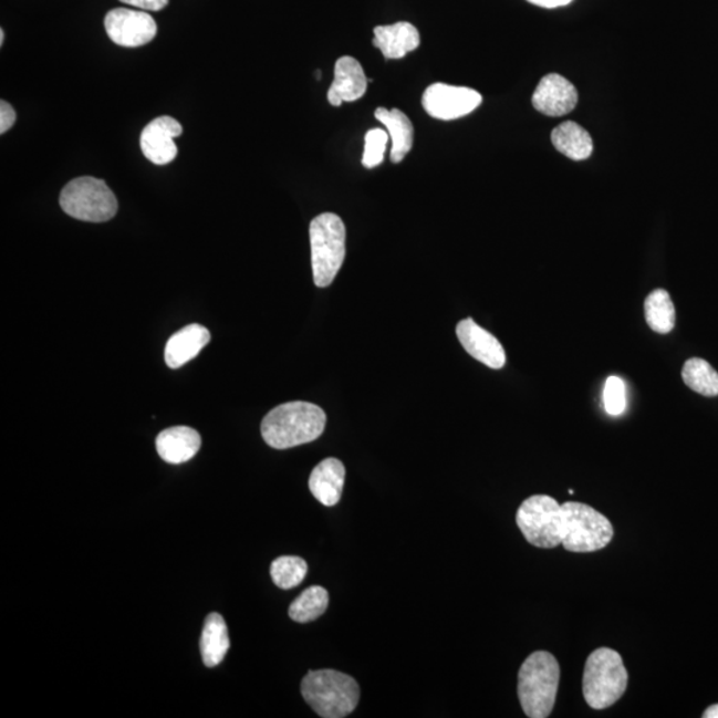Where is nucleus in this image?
<instances>
[{"label":"nucleus","mask_w":718,"mask_h":718,"mask_svg":"<svg viewBox=\"0 0 718 718\" xmlns=\"http://www.w3.org/2000/svg\"><path fill=\"white\" fill-rule=\"evenodd\" d=\"M210 342V333L202 325H188L175 333L166 345L164 357L168 367L179 368L200 354Z\"/></svg>","instance_id":"obj_17"},{"label":"nucleus","mask_w":718,"mask_h":718,"mask_svg":"<svg viewBox=\"0 0 718 718\" xmlns=\"http://www.w3.org/2000/svg\"><path fill=\"white\" fill-rule=\"evenodd\" d=\"M563 510V547L570 552H595L605 549L614 538V527L591 506L566 502Z\"/></svg>","instance_id":"obj_6"},{"label":"nucleus","mask_w":718,"mask_h":718,"mask_svg":"<svg viewBox=\"0 0 718 718\" xmlns=\"http://www.w3.org/2000/svg\"><path fill=\"white\" fill-rule=\"evenodd\" d=\"M327 605V591L321 585H312L291 604L289 616L298 623H311L325 614Z\"/></svg>","instance_id":"obj_23"},{"label":"nucleus","mask_w":718,"mask_h":718,"mask_svg":"<svg viewBox=\"0 0 718 718\" xmlns=\"http://www.w3.org/2000/svg\"><path fill=\"white\" fill-rule=\"evenodd\" d=\"M704 718H718V704L711 705L707 710L704 711Z\"/></svg>","instance_id":"obj_31"},{"label":"nucleus","mask_w":718,"mask_h":718,"mask_svg":"<svg viewBox=\"0 0 718 718\" xmlns=\"http://www.w3.org/2000/svg\"><path fill=\"white\" fill-rule=\"evenodd\" d=\"M200 434L188 426L169 427L156 438V450L170 465H181L200 451Z\"/></svg>","instance_id":"obj_15"},{"label":"nucleus","mask_w":718,"mask_h":718,"mask_svg":"<svg viewBox=\"0 0 718 718\" xmlns=\"http://www.w3.org/2000/svg\"><path fill=\"white\" fill-rule=\"evenodd\" d=\"M375 118L385 125L388 136L392 138L391 159L398 164L410 153L414 142V127L410 118L404 112L394 108H377Z\"/></svg>","instance_id":"obj_19"},{"label":"nucleus","mask_w":718,"mask_h":718,"mask_svg":"<svg viewBox=\"0 0 718 718\" xmlns=\"http://www.w3.org/2000/svg\"><path fill=\"white\" fill-rule=\"evenodd\" d=\"M517 524L527 542L539 549H555L562 544L563 510L549 496H533L520 504Z\"/></svg>","instance_id":"obj_8"},{"label":"nucleus","mask_w":718,"mask_h":718,"mask_svg":"<svg viewBox=\"0 0 718 718\" xmlns=\"http://www.w3.org/2000/svg\"><path fill=\"white\" fill-rule=\"evenodd\" d=\"M121 2L144 11H162L167 8L169 0H121Z\"/></svg>","instance_id":"obj_29"},{"label":"nucleus","mask_w":718,"mask_h":718,"mask_svg":"<svg viewBox=\"0 0 718 718\" xmlns=\"http://www.w3.org/2000/svg\"><path fill=\"white\" fill-rule=\"evenodd\" d=\"M308 564L299 556L277 558L270 565V575L277 587L291 590L305 581Z\"/></svg>","instance_id":"obj_25"},{"label":"nucleus","mask_w":718,"mask_h":718,"mask_svg":"<svg viewBox=\"0 0 718 718\" xmlns=\"http://www.w3.org/2000/svg\"><path fill=\"white\" fill-rule=\"evenodd\" d=\"M388 137L391 136L384 129L374 128L367 132L364 156H362V164H364L365 168L378 167L384 162Z\"/></svg>","instance_id":"obj_26"},{"label":"nucleus","mask_w":718,"mask_h":718,"mask_svg":"<svg viewBox=\"0 0 718 718\" xmlns=\"http://www.w3.org/2000/svg\"><path fill=\"white\" fill-rule=\"evenodd\" d=\"M628 687V672L618 652L599 648L585 663L583 696L592 709L603 710L616 704Z\"/></svg>","instance_id":"obj_4"},{"label":"nucleus","mask_w":718,"mask_h":718,"mask_svg":"<svg viewBox=\"0 0 718 718\" xmlns=\"http://www.w3.org/2000/svg\"><path fill=\"white\" fill-rule=\"evenodd\" d=\"M326 426V414L309 402H288L262 419L263 440L275 450L292 449L319 439Z\"/></svg>","instance_id":"obj_1"},{"label":"nucleus","mask_w":718,"mask_h":718,"mask_svg":"<svg viewBox=\"0 0 718 718\" xmlns=\"http://www.w3.org/2000/svg\"><path fill=\"white\" fill-rule=\"evenodd\" d=\"M104 28L112 42L122 48H142L154 41L157 34L155 19L146 11L115 9L104 19Z\"/></svg>","instance_id":"obj_10"},{"label":"nucleus","mask_w":718,"mask_h":718,"mask_svg":"<svg viewBox=\"0 0 718 718\" xmlns=\"http://www.w3.org/2000/svg\"><path fill=\"white\" fill-rule=\"evenodd\" d=\"M457 335L460 344L472 358L491 368H502L506 365L502 344L491 333L476 324V321L471 319L460 321Z\"/></svg>","instance_id":"obj_13"},{"label":"nucleus","mask_w":718,"mask_h":718,"mask_svg":"<svg viewBox=\"0 0 718 718\" xmlns=\"http://www.w3.org/2000/svg\"><path fill=\"white\" fill-rule=\"evenodd\" d=\"M645 321L652 331L658 334H668L674 331L676 324V311L674 301L664 289H656L652 292L644 304Z\"/></svg>","instance_id":"obj_22"},{"label":"nucleus","mask_w":718,"mask_h":718,"mask_svg":"<svg viewBox=\"0 0 718 718\" xmlns=\"http://www.w3.org/2000/svg\"><path fill=\"white\" fill-rule=\"evenodd\" d=\"M230 648L228 627L223 617L219 614H210L204 623L200 649L204 664L208 668H215L221 664Z\"/></svg>","instance_id":"obj_21"},{"label":"nucleus","mask_w":718,"mask_h":718,"mask_svg":"<svg viewBox=\"0 0 718 718\" xmlns=\"http://www.w3.org/2000/svg\"><path fill=\"white\" fill-rule=\"evenodd\" d=\"M560 667L550 652L538 651L526 658L518 676V696L527 717L545 718L555 707Z\"/></svg>","instance_id":"obj_2"},{"label":"nucleus","mask_w":718,"mask_h":718,"mask_svg":"<svg viewBox=\"0 0 718 718\" xmlns=\"http://www.w3.org/2000/svg\"><path fill=\"white\" fill-rule=\"evenodd\" d=\"M61 207L76 220L105 222L117 214V200L107 183L95 177H77L61 194Z\"/></svg>","instance_id":"obj_7"},{"label":"nucleus","mask_w":718,"mask_h":718,"mask_svg":"<svg viewBox=\"0 0 718 718\" xmlns=\"http://www.w3.org/2000/svg\"><path fill=\"white\" fill-rule=\"evenodd\" d=\"M301 694L320 717L342 718L360 701L358 683L334 669L311 670L302 678Z\"/></svg>","instance_id":"obj_3"},{"label":"nucleus","mask_w":718,"mask_h":718,"mask_svg":"<svg viewBox=\"0 0 718 718\" xmlns=\"http://www.w3.org/2000/svg\"><path fill=\"white\" fill-rule=\"evenodd\" d=\"M551 141L560 154L575 162L589 159L594 142L587 131L575 122H565L552 131Z\"/></svg>","instance_id":"obj_20"},{"label":"nucleus","mask_w":718,"mask_h":718,"mask_svg":"<svg viewBox=\"0 0 718 718\" xmlns=\"http://www.w3.org/2000/svg\"><path fill=\"white\" fill-rule=\"evenodd\" d=\"M4 43V31L0 30V45H3Z\"/></svg>","instance_id":"obj_32"},{"label":"nucleus","mask_w":718,"mask_h":718,"mask_svg":"<svg viewBox=\"0 0 718 718\" xmlns=\"http://www.w3.org/2000/svg\"><path fill=\"white\" fill-rule=\"evenodd\" d=\"M345 466L341 460L327 458L314 467L309 478V489L320 503L333 507L340 502L345 485Z\"/></svg>","instance_id":"obj_16"},{"label":"nucleus","mask_w":718,"mask_h":718,"mask_svg":"<svg viewBox=\"0 0 718 718\" xmlns=\"http://www.w3.org/2000/svg\"><path fill=\"white\" fill-rule=\"evenodd\" d=\"M367 77L358 61L342 56L335 63L334 81L329 89V103L340 107L344 102H355L366 94Z\"/></svg>","instance_id":"obj_14"},{"label":"nucleus","mask_w":718,"mask_h":718,"mask_svg":"<svg viewBox=\"0 0 718 718\" xmlns=\"http://www.w3.org/2000/svg\"><path fill=\"white\" fill-rule=\"evenodd\" d=\"M532 104L540 114L559 117L569 115L577 104V91L570 81L550 74L539 82L533 92Z\"/></svg>","instance_id":"obj_12"},{"label":"nucleus","mask_w":718,"mask_h":718,"mask_svg":"<svg viewBox=\"0 0 718 718\" xmlns=\"http://www.w3.org/2000/svg\"><path fill=\"white\" fill-rule=\"evenodd\" d=\"M527 2L543 9H558L562 8V6L570 4L572 0H527Z\"/></svg>","instance_id":"obj_30"},{"label":"nucleus","mask_w":718,"mask_h":718,"mask_svg":"<svg viewBox=\"0 0 718 718\" xmlns=\"http://www.w3.org/2000/svg\"><path fill=\"white\" fill-rule=\"evenodd\" d=\"M17 112L11 107V104L2 101L0 103V134H6V132L12 128V125L15 124Z\"/></svg>","instance_id":"obj_28"},{"label":"nucleus","mask_w":718,"mask_h":718,"mask_svg":"<svg viewBox=\"0 0 718 718\" xmlns=\"http://www.w3.org/2000/svg\"><path fill=\"white\" fill-rule=\"evenodd\" d=\"M373 44L386 59H402L419 48V31L412 23L398 22L374 29Z\"/></svg>","instance_id":"obj_18"},{"label":"nucleus","mask_w":718,"mask_h":718,"mask_svg":"<svg viewBox=\"0 0 718 718\" xmlns=\"http://www.w3.org/2000/svg\"><path fill=\"white\" fill-rule=\"evenodd\" d=\"M313 279L319 288H326L339 274L346 254V229L341 217L322 214L311 222Z\"/></svg>","instance_id":"obj_5"},{"label":"nucleus","mask_w":718,"mask_h":718,"mask_svg":"<svg viewBox=\"0 0 718 718\" xmlns=\"http://www.w3.org/2000/svg\"><path fill=\"white\" fill-rule=\"evenodd\" d=\"M181 134L183 127L176 118L170 116L155 118L142 132L141 147L144 156L156 166H167L179 153L175 138Z\"/></svg>","instance_id":"obj_11"},{"label":"nucleus","mask_w":718,"mask_h":718,"mask_svg":"<svg viewBox=\"0 0 718 718\" xmlns=\"http://www.w3.org/2000/svg\"><path fill=\"white\" fill-rule=\"evenodd\" d=\"M683 379L691 391L705 397L718 395V373L705 360L690 358L685 362Z\"/></svg>","instance_id":"obj_24"},{"label":"nucleus","mask_w":718,"mask_h":718,"mask_svg":"<svg viewBox=\"0 0 718 718\" xmlns=\"http://www.w3.org/2000/svg\"><path fill=\"white\" fill-rule=\"evenodd\" d=\"M480 104L482 95L478 91L444 83L430 85L422 97L427 114L446 122L471 114Z\"/></svg>","instance_id":"obj_9"},{"label":"nucleus","mask_w":718,"mask_h":718,"mask_svg":"<svg viewBox=\"0 0 718 718\" xmlns=\"http://www.w3.org/2000/svg\"><path fill=\"white\" fill-rule=\"evenodd\" d=\"M604 408L612 417H618L627 408V394L624 382L618 377H610L604 386Z\"/></svg>","instance_id":"obj_27"}]
</instances>
